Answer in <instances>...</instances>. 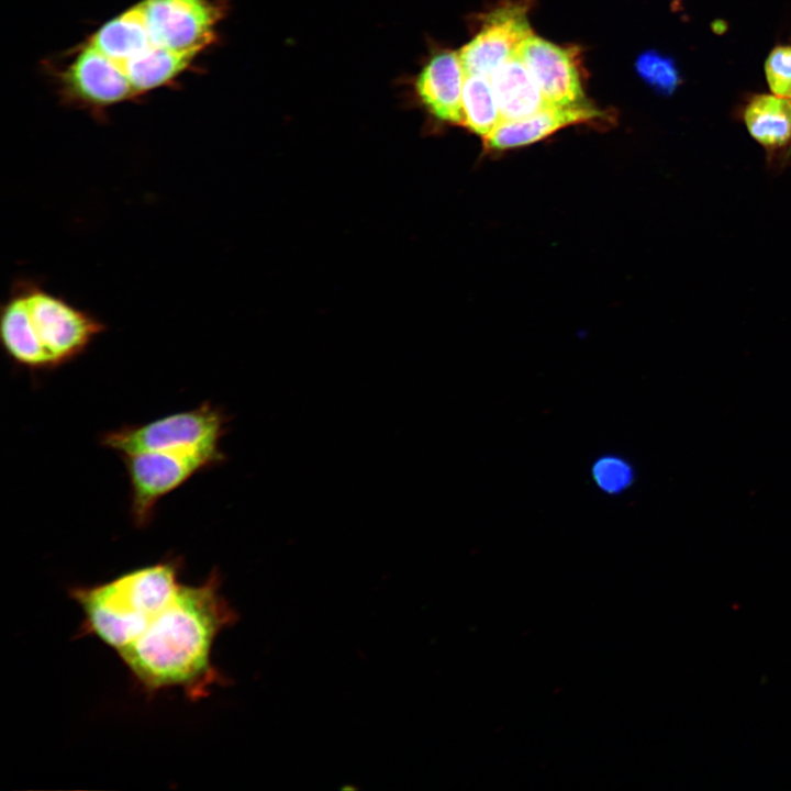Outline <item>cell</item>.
<instances>
[{
    "label": "cell",
    "instance_id": "7a4b0ae2",
    "mask_svg": "<svg viewBox=\"0 0 791 791\" xmlns=\"http://www.w3.org/2000/svg\"><path fill=\"white\" fill-rule=\"evenodd\" d=\"M107 324L33 277H18L0 307V341L30 370H51L83 354Z\"/></svg>",
    "mask_w": 791,
    "mask_h": 791
},
{
    "label": "cell",
    "instance_id": "7c38bea8",
    "mask_svg": "<svg viewBox=\"0 0 791 791\" xmlns=\"http://www.w3.org/2000/svg\"><path fill=\"white\" fill-rule=\"evenodd\" d=\"M742 120L769 163L778 161L782 167L791 159V99L773 93L753 94L743 107Z\"/></svg>",
    "mask_w": 791,
    "mask_h": 791
},
{
    "label": "cell",
    "instance_id": "6da1fadb",
    "mask_svg": "<svg viewBox=\"0 0 791 791\" xmlns=\"http://www.w3.org/2000/svg\"><path fill=\"white\" fill-rule=\"evenodd\" d=\"M213 570L197 586L180 584L171 601L133 643L118 651L133 678L148 692L181 689L200 699L223 681L212 664L216 636L237 621Z\"/></svg>",
    "mask_w": 791,
    "mask_h": 791
},
{
    "label": "cell",
    "instance_id": "e0dca14e",
    "mask_svg": "<svg viewBox=\"0 0 791 791\" xmlns=\"http://www.w3.org/2000/svg\"><path fill=\"white\" fill-rule=\"evenodd\" d=\"M591 475L598 489L610 495L623 493L635 482L633 465L615 454L599 456L592 464Z\"/></svg>",
    "mask_w": 791,
    "mask_h": 791
},
{
    "label": "cell",
    "instance_id": "8992f818",
    "mask_svg": "<svg viewBox=\"0 0 791 791\" xmlns=\"http://www.w3.org/2000/svg\"><path fill=\"white\" fill-rule=\"evenodd\" d=\"M154 45L172 51H203L215 41L225 5L213 0L140 1Z\"/></svg>",
    "mask_w": 791,
    "mask_h": 791
},
{
    "label": "cell",
    "instance_id": "9c48e42d",
    "mask_svg": "<svg viewBox=\"0 0 791 791\" xmlns=\"http://www.w3.org/2000/svg\"><path fill=\"white\" fill-rule=\"evenodd\" d=\"M516 54L525 64L544 97L552 105L587 103L583 92L579 52L531 34Z\"/></svg>",
    "mask_w": 791,
    "mask_h": 791
},
{
    "label": "cell",
    "instance_id": "4fadbf2b",
    "mask_svg": "<svg viewBox=\"0 0 791 791\" xmlns=\"http://www.w3.org/2000/svg\"><path fill=\"white\" fill-rule=\"evenodd\" d=\"M489 77L502 121L524 119L552 105L516 53Z\"/></svg>",
    "mask_w": 791,
    "mask_h": 791
},
{
    "label": "cell",
    "instance_id": "ba28073f",
    "mask_svg": "<svg viewBox=\"0 0 791 791\" xmlns=\"http://www.w3.org/2000/svg\"><path fill=\"white\" fill-rule=\"evenodd\" d=\"M531 0L510 1L490 11L479 32L458 52L465 74L490 76L533 34L527 13Z\"/></svg>",
    "mask_w": 791,
    "mask_h": 791
},
{
    "label": "cell",
    "instance_id": "5b68a950",
    "mask_svg": "<svg viewBox=\"0 0 791 791\" xmlns=\"http://www.w3.org/2000/svg\"><path fill=\"white\" fill-rule=\"evenodd\" d=\"M131 487V516L144 527L158 501L197 472L221 464V449L151 450L121 455Z\"/></svg>",
    "mask_w": 791,
    "mask_h": 791
},
{
    "label": "cell",
    "instance_id": "52a82bcc",
    "mask_svg": "<svg viewBox=\"0 0 791 791\" xmlns=\"http://www.w3.org/2000/svg\"><path fill=\"white\" fill-rule=\"evenodd\" d=\"M59 81L64 100L97 119L108 107L136 97L121 68L89 42L60 73Z\"/></svg>",
    "mask_w": 791,
    "mask_h": 791
},
{
    "label": "cell",
    "instance_id": "ac0fdd59",
    "mask_svg": "<svg viewBox=\"0 0 791 791\" xmlns=\"http://www.w3.org/2000/svg\"><path fill=\"white\" fill-rule=\"evenodd\" d=\"M635 67L643 80L665 94L675 91L680 81L675 62L656 52L640 54Z\"/></svg>",
    "mask_w": 791,
    "mask_h": 791
},
{
    "label": "cell",
    "instance_id": "277c9868",
    "mask_svg": "<svg viewBox=\"0 0 791 791\" xmlns=\"http://www.w3.org/2000/svg\"><path fill=\"white\" fill-rule=\"evenodd\" d=\"M227 421L220 408L205 402L145 424L122 426L104 433L100 439L102 446L120 455L151 450H219Z\"/></svg>",
    "mask_w": 791,
    "mask_h": 791
},
{
    "label": "cell",
    "instance_id": "2e32d148",
    "mask_svg": "<svg viewBox=\"0 0 791 791\" xmlns=\"http://www.w3.org/2000/svg\"><path fill=\"white\" fill-rule=\"evenodd\" d=\"M464 125L481 137H487L502 121L490 77L465 74L463 87Z\"/></svg>",
    "mask_w": 791,
    "mask_h": 791
},
{
    "label": "cell",
    "instance_id": "8fae6325",
    "mask_svg": "<svg viewBox=\"0 0 791 791\" xmlns=\"http://www.w3.org/2000/svg\"><path fill=\"white\" fill-rule=\"evenodd\" d=\"M603 113L589 102L577 105H550L530 116L513 121H501L484 137L486 146L493 151H505L539 142L555 132L573 124L588 123Z\"/></svg>",
    "mask_w": 791,
    "mask_h": 791
},
{
    "label": "cell",
    "instance_id": "d6986e66",
    "mask_svg": "<svg viewBox=\"0 0 791 791\" xmlns=\"http://www.w3.org/2000/svg\"><path fill=\"white\" fill-rule=\"evenodd\" d=\"M771 93L791 99V44L775 46L765 60Z\"/></svg>",
    "mask_w": 791,
    "mask_h": 791
},
{
    "label": "cell",
    "instance_id": "30bf717a",
    "mask_svg": "<svg viewBox=\"0 0 791 791\" xmlns=\"http://www.w3.org/2000/svg\"><path fill=\"white\" fill-rule=\"evenodd\" d=\"M465 71L459 54L441 49L431 55L414 80V91L427 112L444 123L464 124Z\"/></svg>",
    "mask_w": 791,
    "mask_h": 791
},
{
    "label": "cell",
    "instance_id": "5bb4252c",
    "mask_svg": "<svg viewBox=\"0 0 791 791\" xmlns=\"http://www.w3.org/2000/svg\"><path fill=\"white\" fill-rule=\"evenodd\" d=\"M88 42L118 66L154 46L140 2L104 23Z\"/></svg>",
    "mask_w": 791,
    "mask_h": 791
},
{
    "label": "cell",
    "instance_id": "9a60e30c",
    "mask_svg": "<svg viewBox=\"0 0 791 791\" xmlns=\"http://www.w3.org/2000/svg\"><path fill=\"white\" fill-rule=\"evenodd\" d=\"M201 52L172 51L154 45L119 67L126 75L137 97L174 80L190 67Z\"/></svg>",
    "mask_w": 791,
    "mask_h": 791
},
{
    "label": "cell",
    "instance_id": "3957f363",
    "mask_svg": "<svg viewBox=\"0 0 791 791\" xmlns=\"http://www.w3.org/2000/svg\"><path fill=\"white\" fill-rule=\"evenodd\" d=\"M180 565L170 558L108 582L73 588L70 595L83 613V632L116 653L133 643L174 598L181 584Z\"/></svg>",
    "mask_w": 791,
    "mask_h": 791
}]
</instances>
